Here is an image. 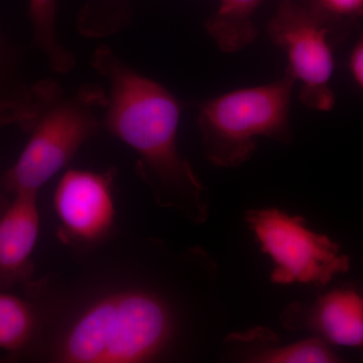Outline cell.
Returning a JSON list of instances; mask_svg holds the SVG:
<instances>
[{"mask_svg":"<svg viewBox=\"0 0 363 363\" xmlns=\"http://www.w3.org/2000/svg\"><path fill=\"white\" fill-rule=\"evenodd\" d=\"M295 82L286 70L274 82L230 91L203 102L198 125L208 161L220 168L240 167L252 156L259 136L290 143Z\"/></svg>","mask_w":363,"mask_h":363,"instance_id":"cell-4","label":"cell"},{"mask_svg":"<svg viewBox=\"0 0 363 363\" xmlns=\"http://www.w3.org/2000/svg\"><path fill=\"white\" fill-rule=\"evenodd\" d=\"M255 362L267 363L338 362L339 357L321 338H311L284 347L262 351Z\"/></svg>","mask_w":363,"mask_h":363,"instance_id":"cell-13","label":"cell"},{"mask_svg":"<svg viewBox=\"0 0 363 363\" xmlns=\"http://www.w3.org/2000/svg\"><path fill=\"white\" fill-rule=\"evenodd\" d=\"M308 9L331 26L337 38L346 26L363 16V0H302Z\"/></svg>","mask_w":363,"mask_h":363,"instance_id":"cell-14","label":"cell"},{"mask_svg":"<svg viewBox=\"0 0 363 363\" xmlns=\"http://www.w3.org/2000/svg\"><path fill=\"white\" fill-rule=\"evenodd\" d=\"M267 30L272 42L288 57L286 71L301 83L302 104L314 111H332L335 63L331 40L338 38L331 26L302 2L283 0Z\"/></svg>","mask_w":363,"mask_h":363,"instance_id":"cell-6","label":"cell"},{"mask_svg":"<svg viewBox=\"0 0 363 363\" xmlns=\"http://www.w3.org/2000/svg\"><path fill=\"white\" fill-rule=\"evenodd\" d=\"M92 65L109 84L104 128L138 155V174L157 204L193 223L206 221L204 186L177 143L179 100L164 86L130 68L106 45L93 52Z\"/></svg>","mask_w":363,"mask_h":363,"instance_id":"cell-1","label":"cell"},{"mask_svg":"<svg viewBox=\"0 0 363 363\" xmlns=\"http://www.w3.org/2000/svg\"><path fill=\"white\" fill-rule=\"evenodd\" d=\"M245 220L262 252L274 262L272 283L324 286L350 269V257L340 252L337 243L307 228L303 217L259 209L248 211Z\"/></svg>","mask_w":363,"mask_h":363,"instance_id":"cell-5","label":"cell"},{"mask_svg":"<svg viewBox=\"0 0 363 363\" xmlns=\"http://www.w3.org/2000/svg\"><path fill=\"white\" fill-rule=\"evenodd\" d=\"M9 201H11V199H9L4 193H0V213L6 209Z\"/></svg>","mask_w":363,"mask_h":363,"instance_id":"cell-16","label":"cell"},{"mask_svg":"<svg viewBox=\"0 0 363 363\" xmlns=\"http://www.w3.org/2000/svg\"><path fill=\"white\" fill-rule=\"evenodd\" d=\"M0 213V291L33 281L32 255L40 233L38 194L13 195Z\"/></svg>","mask_w":363,"mask_h":363,"instance_id":"cell-8","label":"cell"},{"mask_svg":"<svg viewBox=\"0 0 363 363\" xmlns=\"http://www.w3.org/2000/svg\"><path fill=\"white\" fill-rule=\"evenodd\" d=\"M171 308L156 294L126 289L100 296L74 315L49 348L62 363H140L171 341Z\"/></svg>","mask_w":363,"mask_h":363,"instance_id":"cell-2","label":"cell"},{"mask_svg":"<svg viewBox=\"0 0 363 363\" xmlns=\"http://www.w3.org/2000/svg\"><path fill=\"white\" fill-rule=\"evenodd\" d=\"M113 169H69L59 181L54 207L62 238L95 245L111 233L116 220Z\"/></svg>","mask_w":363,"mask_h":363,"instance_id":"cell-7","label":"cell"},{"mask_svg":"<svg viewBox=\"0 0 363 363\" xmlns=\"http://www.w3.org/2000/svg\"><path fill=\"white\" fill-rule=\"evenodd\" d=\"M26 298L0 291V348L7 359L28 358L43 334V315L35 294Z\"/></svg>","mask_w":363,"mask_h":363,"instance_id":"cell-10","label":"cell"},{"mask_svg":"<svg viewBox=\"0 0 363 363\" xmlns=\"http://www.w3.org/2000/svg\"><path fill=\"white\" fill-rule=\"evenodd\" d=\"M348 69L353 80L363 90V35H360L351 50Z\"/></svg>","mask_w":363,"mask_h":363,"instance_id":"cell-15","label":"cell"},{"mask_svg":"<svg viewBox=\"0 0 363 363\" xmlns=\"http://www.w3.org/2000/svg\"><path fill=\"white\" fill-rule=\"evenodd\" d=\"M264 0H220L218 11L205 28L221 51L234 52L255 42L257 28L252 14Z\"/></svg>","mask_w":363,"mask_h":363,"instance_id":"cell-11","label":"cell"},{"mask_svg":"<svg viewBox=\"0 0 363 363\" xmlns=\"http://www.w3.org/2000/svg\"><path fill=\"white\" fill-rule=\"evenodd\" d=\"M28 6L35 44L52 70L68 73L75 62L57 33V0H28Z\"/></svg>","mask_w":363,"mask_h":363,"instance_id":"cell-12","label":"cell"},{"mask_svg":"<svg viewBox=\"0 0 363 363\" xmlns=\"http://www.w3.org/2000/svg\"><path fill=\"white\" fill-rule=\"evenodd\" d=\"M284 321L290 328L307 326L326 342L363 347V296L354 290L332 291L308 310L290 307Z\"/></svg>","mask_w":363,"mask_h":363,"instance_id":"cell-9","label":"cell"},{"mask_svg":"<svg viewBox=\"0 0 363 363\" xmlns=\"http://www.w3.org/2000/svg\"><path fill=\"white\" fill-rule=\"evenodd\" d=\"M105 99L101 91L90 88L69 95L55 82L35 86L18 123L30 131V140L2 177V190L38 194L104 126L96 108Z\"/></svg>","mask_w":363,"mask_h":363,"instance_id":"cell-3","label":"cell"}]
</instances>
